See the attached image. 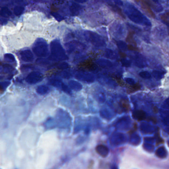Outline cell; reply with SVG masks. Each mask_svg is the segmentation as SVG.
<instances>
[{
    "instance_id": "1",
    "label": "cell",
    "mask_w": 169,
    "mask_h": 169,
    "mask_svg": "<svg viewBox=\"0 0 169 169\" xmlns=\"http://www.w3.org/2000/svg\"><path fill=\"white\" fill-rule=\"evenodd\" d=\"M33 51L36 55H37L38 57H46L48 53L47 44L44 42H38L33 47Z\"/></svg>"
},
{
    "instance_id": "2",
    "label": "cell",
    "mask_w": 169,
    "mask_h": 169,
    "mask_svg": "<svg viewBox=\"0 0 169 169\" xmlns=\"http://www.w3.org/2000/svg\"><path fill=\"white\" fill-rule=\"evenodd\" d=\"M43 79V76L42 73L38 71H33L27 75L25 80L27 83L30 84H35L37 83H39Z\"/></svg>"
},
{
    "instance_id": "3",
    "label": "cell",
    "mask_w": 169,
    "mask_h": 169,
    "mask_svg": "<svg viewBox=\"0 0 169 169\" xmlns=\"http://www.w3.org/2000/svg\"><path fill=\"white\" fill-rule=\"evenodd\" d=\"M21 60L25 62H31L34 59L32 52L28 50L21 52Z\"/></svg>"
},
{
    "instance_id": "4",
    "label": "cell",
    "mask_w": 169,
    "mask_h": 169,
    "mask_svg": "<svg viewBox=\"0 0 169 169\" xmlns=\"http://www.w3.org/2000/svg\"><path fill=\"white\" fill-rule=\"evenodd\" d=\"M49 91L50 89L49 87L45 85H40L38 86L36 88V92L41 95H44L47 94L48 93H49Z\"/></svg>"
},
{
    "instance_id": "5",
    "label": "cell",
    "mask_w": 169,
    "mask_h": 169,
    "mask_svg": "<svg viewBox=\"0 0 169 169\" xmlns=\"http://www.w3.org/2000/svg\"><path fill=\"white\" fill-rule=\"evenodd\" d=\"M0 15L3 17H9L11 15V11L8 8H3L0 11Z\"/></svg>"
},
{
    "instance_id": "6",
    "label": "cell",
    "mask_w": 169,
    "mask_h": 169,
    "mask_svg": "<svg viewBox=\"0 0 169 169\" xmlns=\"http://www.w3.org/2000/svg\"><path fill=\"white\" fill-rule=\"evenodd\" d=\"M23 11H24V8L22 7H20V6L15 7L13 9L14 13L17 15H21V14L23 13Z\"/></svg>"
},
{
    "instance_id": "7",
    "label": "cell",
    "mask_w": 169,
    "mask_h": 169,
    "mask_svg": "<svg viewBox=\"0 0 169 169\" xmlns=\"http://www.w3.org/2000/svg\"><path fill=\"white\" fill-rule=\"evenodd\" d=\"M5 59L7 61H8L9 63H13L14 62H15V57H14L13 55L10 54L5 55Z\"/></svg>"
},
{
    "instance_id": "8",
    "label": "cell",
    "mask_w": 169,
    "mask_h": 169,
    "mask_svg": "<svg viewBox=\"0 0 169 169\" xmlns=\"http://www.w3.org/2000/svg\"><path fill=\"white\" fill-rule=\"evenodd\" d=\"M140 75L142 77H144V78H146V79L150 78L151 77L150 75L148 73H146V72H145H145L144 73H140Z\"/></svg>"
},
{
    "instance_id": "9",
    "label": "cell",
    "mask_w": 169,
    "mask_h": 169,
    "mask_svg": "<svg viewBox=\"0 0 169 169\" xmlns=\"http://www.w3.org/2000/svg\"><path fill=\"white\" fill-rule=\"evenodd\" d=\"M9 83L8 82H5V83H0V86L3 88H6L9 86Z\"/></svg>"
},
{
    "instance_id": "10",
    "label": "cell",
    "mask_w": 169,
    "mask_h": 169,
    "mask_svg": "<svg viewBox=\"0 0 169 169\" xmlns=\"http://www.w3.org/2000/svg\"><path fill=\"white\" fill-rule=\"evenodd\" d=\"M131 79H126V81H127V82H128V83H130V84H133L134 83H132V82H131V81H131Z\"/></svg>"
}]
</instances>
